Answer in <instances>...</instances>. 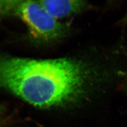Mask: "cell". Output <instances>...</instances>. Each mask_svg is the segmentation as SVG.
<instances>
[{
	"label": "cell",
	"mask_w": 127,
	"mask_h": 127,
	"mask_svg": "<svg viewBox=\"0 0 127 127\" xmlns=\"http://www.w3.org/2000/svg\"><path fill=\"white\" fill-rule=\"evenodd\" d=\"M2 106L1 105H0V113H1V111H2Z\"/></svg>",
	"instance_id": "8992f818"
},
{
	"label": "cell",
	"mask_w": 127,
	"mask_h": 127,
	"mask_svg": "<svg viewBox=\"0 0 127 127\" xmlns=\"http://www.w3.org/2000/svg\"><path fill=\"white\" fill-rule=\"evenodd\" d=\"M122 22L123 23H127V13L126 14V15L125 16V17L122 19Z\"/></svg>",
	"instance_id": "5b68a950"
},
{
	"label": "cell",
	"mask_w": 127,
	"mask_h": 127,
	"mask_svg": "<svg viewBox=\"0 0 127 127\" xmlns=\"http://www.w3.org/2000/svg\"><path fill=\"white\" fill-rule=\"evenodd\" d=\"M16 16L25 24L32 38L41 43L59 41L67 32L66 26L53 18L39 0H21Z\"/></svg>",
	"instance_id": "7a4b0ae2"
},
{
	"label": "cell",
	"mask_w": 127,
	"mask_h": 127,
	"mask_svg": "<svg viewBox=\"0 0 127 127\" xmlns=\"http://www.w3.org/2000/svg\"><path fill=\"white\" fill-rule=\"evenodd\" d=\"M46 11L57 20L80 13L89 7V3L82 0H39Z\"/></svg>",
	"instance_id": "3957f363"
},
{
	"label": "cell",
	"mask_w": 127,
	"mask_h": 127,
	"mask_svg": "<svg viewBox=\"0 0 127 127\" xmlns=\"http://www.w3.org/2000/svg\"><path fill=\"white\" fill-rule=\"evenodd\" d=\"M98 79L96 68L82 60L0 55V88L38 107L77 102Z\"/></svg>",
	"instance_id": "6da1fadb"
},
{
	"label": "cell",
	"mask_w": 127,
	"mask_h": 127,
	"mask_svg": "<svg viewBox=\"0 0 127 127\" xmlns=\"http://www.w3.org/2000/svg\"><path fill=\"white\" fill-rule=\"evenodd\" d=\"M21 0H0V17L17 15Z\"/></svg>",
	"instance_id": "277c9868"
}]
</instances>
